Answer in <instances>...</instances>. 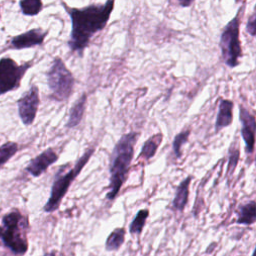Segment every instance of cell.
<instances>
[{
  "instance_id": "1",
  "label": "cell",
  "mask_w": 256,
  "mask_h": 256,
  "mask_svg": "<svg viewBox=\"0 0 256 256\" xmlns=\"http://www.w3.org/2000/svg\"><path fill=\"white\" fill-rule=\"evenodd\" d=\"M62 4L71 20V32L67 45L70 52L82 56L91 38L106 27L114 9L115 0H106L103 4H91L81 8Z\"/></svg>"
},
{
  "instance_id": "2",
  "label": "cell",
  "mask_w": 256,
  "mask_h": 256,
  "mask_svg": "<svg viewBox=\"0 0 256 256\" xmlns=\"http://www.w3.org/2000/svg\"><path fill=\"white\" fill-rule=\"evenodd\" d=\"M139 135L140 134L135 131L122 135L112 150L109 164V191L106 195L109 200H113L117 196L126 181Z\"/></svg>"
},
{
  "instance_id": "3",
  "label": "cell",
  "mask_w": 256,
  "mask_h": 256,
  "mask_svg": "<svg viewBox=\"0 0 256 256\" xmlns=\"http://www.w3.org/2000/svg\"><path fill=\"white\" fill-rule=\"evenodd\" d=\"M28 218L18 209L6 213L0 224V246L16 255H24L28 250Z\"/></svg>"
},
{
  "instance_id": "4",
  "label": "cell",
  "mask_w": 256,
  "mask_h": 256,
  "mask_svg": "<svg viewBox=\"0 0 256 256\" xmlns=\"http://www.w3.org/2000/svg\"><path fill=\"white\" fill-rule=\"evenodd\" d=\"M95 149L89 148L87 149L83 155L77 160L75 165L71 167L69 170H66V166L60 167L58 172L55 174L54 181L51 187L50 196L45 203L43 209L47 213H51L58 209L63 197L66 195L71 183L74 179L80 174L84 166L87 164L91 156L93 155Z\"/></svg>"
},
{
  "instance_id": "5",
  "label": "cell",
  "mask_w": 256,
  "mask_h": 256,
  "mask_svg": "<svg viewBox=\"0 0 256 256\" xmlns=\"http://www.w3.org/2000/svg\"><path fill=\"white\" fill-rule=\"evenodd\" d=\"M46 76L50 98L58 102L68 100L74 90L75 78L61 57L53 58Z\"/></svg>"
},
{
  "instance_id": "6",
  "label": "cell",
  "mask_w": 256,
  "mask_h": 256,
  "mask_svg": "<svg viewBox=\"0 0 256 256\" xmlns=\"http://www.w3.org/2000/svg\"><path fill=\"white\" fill-rule=\"evenodd\" d=\"M240 11L241 8L225 25L219 40L222 59L230 68L236 67L239 64V58L242 56V47L240 42Z\"/></svg>"
},
{
  "instance_id": "7",
  "label": "cell",
  "mask_w": 256,
  "mask_h": 256,
  "mask_svg": "<svg viewBox=\"0 0 256 256\" xmlns=\"http://www.w3.org/2000/svg\"><path fill=\"white\" fill-rule=\"evenodd\" d=\"M32 65V61L18 64L11 57H2L0 59V96L18 89L24 75Z\"/></svg>"
},
{
  "instance_id": "8",
  "label": "cell",
  "mask_w": 256,
  "mask_h": 256,
  "mask_svg": "<svg viewBox=\"0 0 256 256\" xmlns=\"http://www.w3.org/2000/svg\"><path fill=\"white\" fill-rule=\"evenodd\" d=\"M40 104L38 87L31 86L18 100L17 109L18 115L25 126H30L34 123L38 107Z\"/></svg>"
},
{
  "instance_id": "9",
  "label": "cell",
  "mask_w": 256,
  "mask_h": 256,
  "mask_svg": "<svg viewBox=\"0 0 256 256\" xmlns=\"http://www.w3.org/2000/svg\"><path fill=\"white\" fill-rule=\"evenodd\" d=\"M239 120L241 123V136L245 143V152L252 154L256 141V118L244 106L239 105Z\"/></svg>"
},
{
  "instance_id": "10",
  "label": "cell",
  "mask_w": 256,
  "mask_h": 256,
  "mask_svg": "<svg viewBox=\"0 0 256 256\" xmlns=\"http://www.w3.org/2000/svg\"><path fill=\"white\" fill-rule=\"evenodd\" d=\"M47 33L48 31L43 30L40 27L30 29L26 32L13 36L9 42V48L21 50L42 45L47 36Z\"/></svg>"
},
{
  "instance_id": "11",
  "label": "cell",
  "mask_w": 256,
  "mask_h": 256,
  "mask_svg": "<svg viewBox=\"0 0 256 256\" xmlns=\"http://www.w3.org/2000/svg\"><path fill=\"white\" fill-rule=\"evenodd\" d=\"M58 160V154L53 148H47L36 157L30 160L26 166V171L33 177H39L43 174L48 167L54 164Z\"/></svg>"
},
{
  "instance_id": "12",
  "label": "cell",
  "mask_w": 256,
  "mask_h": 256,
  "mask_svg": "<svg viewBox=\"0 0 256 256\" xmlns=\"http://www.w3.org/2000/svg\"><path fill=\"white\" fill-rule=\"evenodd\" d=\"M233 107L234 103L225 98L219 99L218 112L215 121V132H219L225 127H228L232 124L233 121Z\"/></svg>"
},
{
  "instance_id": "13",
  "label": "cell",
  "mask_w": 256,
  "mask_h": 256,
  "mask_svg": "<svg viewBox=\"0 0 256 256\" xmlns=\"http://www.w3.org/2000/svg\"><path fill=\"white\" fill-rule=\"evenodd\" d=\"M87 103V95L86 93H83L71 106L68 114V119L66 122L65 127L66 128H74L78 126L83 118L85 108Z\"/></svg>"
},
{
  "instance_id": "14",
  "label": "cell",
  "mask_w": 256,
  "mask_h": 256,
  "mask_svg": "<svg viewBox=\"0 0 256 256\" xmlns=\"http://www.w3.org/2000/svg\"><path fill=\"white\" fill-rule=\"evenodd\" d=\"M192 180V176H188L185 179H183L177 189H176V193H175V197L173 200V207L182 212L188 202V197H189V187H190V183Z\"/></svg>"
},
{
  "instance_id": "15",
  "label": "cell",
  "mask_w": 256,
  "mask_h": 256,
  "mask_svg": "<svg viewBox=\"0 0 256 256\" xmlns=\"http://www.w3.org/2000/svg\"><path fill=\"white\" fill-rule=\"evenodd\" d=\"M256 222V202L249 201L242 205L238 211V224L251 225Z\"/></svg>"
},
{
  "instance_id": "16",
  "label": "cell",
  "mask_w": 256,
  "mask_h": 256,
  "mask_svg": "<svg viewBox=\"0 0 256 256\" xmlns=\"http://www.w3.org/2000/svg\"><path fill=\"white\" fill-rule=\"evenodd\" d=\"M162 141V134H156L153 135L152 137H150L149 139H147L141 149V152L139 153V158H143L145 160H149L152 157H154V155L157 152V149L160 145Z\"/></svg>"
},
{
  "instance_id": "17",
  "label": "cell",
  "mask_w": 256,
  "mask_h": 256,
  "mask_svg": "<svg viewBox=\"0 0 256 256\" xmlns=\"http://www.w3.org/2000/svg\"><path fill=\"white\" fill-rule=\"evenodd\" d=\"M126 231L124 228H115L107 237L105 242V248L107 251L118 250L125 241Z\"/></svg>"
},
{
  "instance_id": "18",
  "label": "cell",
  "mask_w": 256,
  "mask_h": 256,
  "mask_svg": "<svg viewBox=\"0 0 256 256\" xmlns=\"http://www.w3.org/2000/svg\"><path fill=\"white\" fill-rule=\"evenodd\" d=\"M148 216H149L148 209L139 210L129 225V232L134 235H140L145 226Z\"/></svg>"
},
{
  "instance_id": "19",
  "label": "cell",
  "mask_w": 256,
  "mask_h": 256,
  "mask_svg": "<svg viewBox=\"0 0 256 256\" xmlns=\"http://www.w3.org/2000/svg\"><path fill=\"white\" fill-rule=\"evenodd\" d=\"M19 7L23 15L36 16L41 12L43 4L42 0H20Z\"/></svg>"
},
{
  "instance_id": "20",
  "label": "cell",
  "mask_w": 256,
  "mask_h": 256,
  "mask_svg": "<svg viewBox=\"0 0 256 256\" xmlns=\"http://www.w3.org/2000/svg\"><path fill=\"white\" fill-rule=\"evenodd\" d=\"M18 149V144L13 141H8L0 146V168L16 154Z\"/></svg>"
},
{
  "instance_id": "21",
  "label": "cell",
  "mask_w": 256,
  "mask_h": 256,
  "mask_svg": "<svg viewBox=\"0 0 256 256\" xmlns=\"http://www.w3.org/2000/svg\"><path fill=\"white\" fill-rule=\"evenodd\" d=\"M189 136H190V129H185V130L179 132L174 137L173 142H172V148H173V152L177 158H180L182 156V147L188 141Z\"/></svg>"
},
{
  "instance_id": "22",
  "label": "cell",
  "mask_w": 256,
  "mask_h": 256,
  "mask_svg": "<svg viewBox=\"0 0 256 256\" xmlns=\"http://www.w3.org/2000/svg\"><path fill=\"white\" fill-rule=\"evenodd\" d=\"M239 158H240V151H239V147L237 146H234V143L231 144L230 148H229V151H228V167H227V172L229 173V175H231L237 164H238V161H239Z\"/></svg>"
},
{
  "instance_id": "23",
  "label": "cell",
  "mask_w": 256,
  "mask_h": 256,
  "mask_svg": "<svg viewBox=\"0 0 256 256\" xmlns=\"http://www.w3.org/2000/svg\"><path fill=\"white\" fill-rule=\"evenodd\" d=\"M246 31L249 35L256 37V12L248 18L246 23Z\"/></svg>"
},
{
  "instance_id": "24",
  "label": "cell",
  "mask_w": 256,
  "mask_h": 256,
  "mask_svg": "<svg viewBox=\"0 0 256 256\" xmlns=\"http://www.w3.org/2000/svg\"><path fill=\"white\" fill-rule=\"evenodd\" d=\"M179 5L181 7H188V6H191L192 3L194 2V0H177Z\"/></svg>"
},
{
  "instance_id": "25",
  "label": "cell",
  "mask_w": 256,
  "mask_h": 256,
  "mask_svg": "<svg viewBox=\"0 0 256 256\" xmlns=\"http://www.w3.org/2000/svg\"><path fill=\"white\" fill-rule=\"evenodd\" d=\"M43 256H56V252L55 251H51V252H49V253H47V254H45Z\"/></svg>"
},
{
  "instance_id": "26",
  "label": "cell",
  "mask_w": 256,
  "mask_h": 256,
  "mask_svg": "<svg viewBox=\"0 0 256 256\" xmlns=\"http://www.w3.org/2000/svg\"><path fill=\"white\" fill-rule=\"evenodd\" d=\"M252 256H256V246H255V248H254V251H253V253H252Z\"/></svg>"
},
{
  "instance_id": "27",
  "label": "cell",
  "mask_w": 256,
  "mask_h": 256,
  "mask_svg": "<svg viewBox=\"0 0 256 256\" xmlns=\"http://www.w3.org/2000/svg\"><path fill=\"white\" fill-rule=\"evenodd\" d=\"M234 1H235V2H238V1H240V0H234Z\"/></svg>"
},
{
  "instance_id": "28",
  "label": "cell",
  "mask_w": 256,
  "mask_h": 256,
  "mask_svg": "<svg viewBox=\"0 0 256 256\" xmlns=\"http://www.w3.org/2000/svg\"><path fill=\"white\" fill-rule=\"evenodd\" d=\"M0 211H1V209H0Z\"/></svg>"
}]
</instances>
